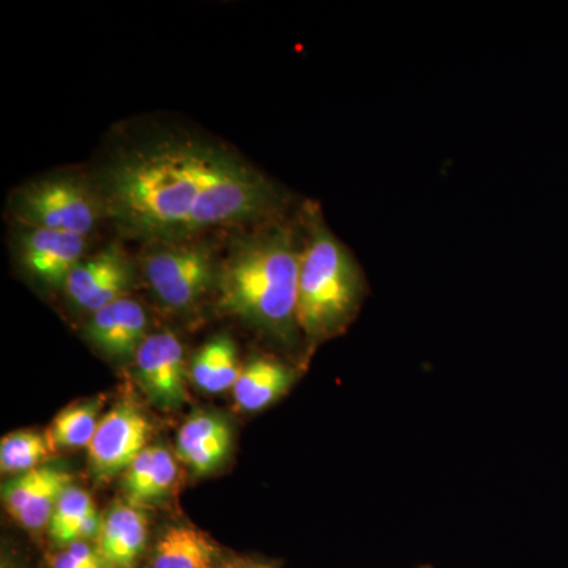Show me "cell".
Listing matches in <instances>:
<instances>
[{
    "mask_svg": "<svg viewBox=\"0 0 568 568\" xmlns=\"http://www.w3.org/2000/svg\"><path fill=\"white\" fill-rule=\"evenodd\" d=\"M102 211L122 230L153 241L272 215L282 194L233 152L193 138L144 142L100 171Z\"/></svg>",
    "mask_w": 568,
    "mask_h": 568,
    "instance_id": "6da1fadb",
    "label": "cell"
},
{
    "mask_svg": "<svg viewBox=\"0 0 568 568\" xmlns=\"http://www.w3.org/2000/svg\"><path fill=\"white\" fill-rule=\"evenodd\" d=\"M302 253L286 230L239 245L220 276V308L290 342L298 328Z\"/></svg>",
    "mask_w": 568,
    "mask_h": 568,
    "instance_id": "7a4b0ae2",
    "label": "cell"
},
{
    "mask_svg": "<svg viewBox=\"0 0 568 568\" xmlns=\"http://www.w3.org/2000/svg\"><path fill=\"white\" fill-rule=\"evenodd\" d=\"M365 280L353 254L315 223L301 257L297 321L308 346L345 331L361 310Z\"/></svg>",
    "mask_w": 568,
    "mask_h": 568,
    "instance_id": "3957f363",
    "label": "cell"
},
{
    "mask_svg": "<svg viewBox=\"0 0 568 568\" xmlns=\"http://www.w3.org/2000/svg\"><path fill=\"white\" fill-rule=\"evenodd\" d=\"M17 212L33 230L88 235L102 212L93 190L71 178H52L26 186L17 196Z\"/></svg>",
    "mask_w": 568,
    "mask_h": 568,
    "instance_id": "277c9868",
    "label": "cell"
},
{
    "mask_svg": "<svg viewBox=\"0 0 568 568\" xmlns=\"http://www.w3.org/2000/svg\"><path fill=\"white\" fill-rule=\"evenodd\" d=\"M145 275L162 304L183 312L192 308L211 286L212 261L196 246H171L148 257Z\"/></svg>",
    "mask_w": 568,
    "mask_h": 568,
    "instance_id": "5b68a950",
    "label": "cell"
},
{
    "mask_svg": "<svg viewBox=\"0 0 568 568\" xmlns=\"http://www.w3.org/2000/svg\"><path fill=\"white\" fill-rule=\"evenodd\" d=\"M151 437V424L136 407L119 403L100 420L88 447L89 467L95 480L106 481L125 474Z\"/></svg>",
    "mask_w": 568,
    "mask_h": 568,
    "instance_id": "8992f818",
    "label": "cell"
},
{
    "mask_svg": "<svg viewBox=\"0 0 568 568\" xmlns=\"http://www.w3.org/2000/svg\"><path fill=\"white\" fill-rule=\"evenodd\" d=\"M136 377L153 405L162 409L181 407L189 399V392L178 336L171 332L148 336L136 353Z\"/></svg>",
    "mask_w": 568,
    "mask_h": 568,
    "instance_id": "52a82bcc",
    "label": "cell"
},
{
    "mask_svg": "<svg viewBox=\"0 0 568 568\" xmlns=\"http://www.w3.org/2000/svg\"><path fill=\"white\" fill-rule=\"evenodd\" d=\"M71 481L73 476L59 467H37L11 478L3 487V504L21 528L40 534L50 528L55 504Z\"/></svg>",
    "mask_w": 568,
    "mask_h": 568,
    "instance_id": "ba28073f",
    "label": "cell"
},
{
    "mask_svg": "<svg viewBox=\"0 0 568 568\" xmlns=\"http://www.w3.org/2000/svg\"><path fill=\"white\" fill-rule=\"evenodd\" d=\"M132 286V268L118 250H104L81 261L65 282V291L80 308L97 313L125 297Z\"/></svg>",
    "mask_w": 568,
    "mask_h": 568,
    "instance_id": "9c48e42d",
    "label": "cell"
},
{
    "mask_svg": "<svg viewBox=\"0 0 568 568\" xmlns=\"http://www.w3.org/2000/svg\"><path fill=\"white\" fill-rule=\"evenodd\" d=\"M85 246L84 235L32 227L21 241L22 264L40 282L65 286L67 278L81 263Z\"/></svg>",
    "mask_w": 568,
    "mask_h": 568,
    "instance_id": "30bf717a",
    "label": "cell"
},
{
    "mask_svg": "<svg viewBox=\"0 0 568 568\" xmlns=\"http://www.w3.org/2000/svg\"><path fill=\"white\" fill-rule=\"evenodd\" d=\"M233 446L231 426L219 414L197 410L178 433V454L196 476H207L226 462Z\"/></svg>",
    "mask_w": 568,
    "mask_h": 568,
    "instance_id": "8fae6325",
    "label": "cell"
},
{
    "mask_svg": "<svg viewBox=\"0 0 568 568\" xmlns=\"http://www.w3.org/2000/svg\"><path fill=\"white\" fill-rule=\"evenodd\" d=\"M97 547L111 568H138L149 544V519L132 503H115L103 517Z\"/></svg>",
    "mask_w": 568,
    "mask_h": 568,
    "instance_id": "7c38bea8",
    "label": "cell"
},
{
    "mask_svg": "<svg viewBox=\"0 0 568 568\" xmlns=\"http://www.w3.org/2000/svg\"><path fill=\"white\" fill-rule=\"evenodd\" d=\"M148 313L138 302L123 297L93 313L85 334L111 357L125 358L136 354L148 331Z\"/></svg>",
    "mask_w": 568,
    "mask_h": 568,
    "instance_id": "4fadbf2b",
    "label": "cell"
},
{
    "mask_svg": "<svg viewBox=\"0 0 568 568\" xmlns=\"http://www.w3.org/2000/svg\"><path fill=\"white\" fill-rule=\"evenodd\" d=\"M222 549L194 526L171 525L163 529L149 551L145 568H220Z\"/></svg>",
    "mask_w": 568,
    "mask_h": 568,
    "instance_id": "5bb4252c",
    "label": "cell"
},
{
    "mask_svg": "<svg viewBox=\"0 0 568 568\" xmlns=\"http://www.w3.org/2000/svg\"><path fill=\"white\" fill-rule=\"evenodd\" d=\"M297 379L293 366L276 358L256 357L242 368L233 388L234 398L241 409L248 413L264 409L282 398Z\"/></svg>",
    "mask_w": 568,
    "mask_h": 568,
    "instance_id": "9a60e30c",
    "label": "cell"
},
{
    "mask_svg": "<svg viewBox=\"0 0 568 568\" xmlns=\"http://www.w3.org/2000/svg\"><path fill=\"white\" fill-rule=\"evenodd\" d=\"M102 523L103 517H100L92 496L71 485L59 497L52 511L48 528L52 547L62 548L81 540L97 541Z\"/></svg>",
    "mask_w": 568,
    "mask_h": 568,
    "instance_id": "2e32d148",
    "label": "cell"
},
{
    "mask_svg": "<svg viewBox=\"0 0 568 568\" xmlns=\"http://www.w3.org/2000/svg\"><path fill=\"white\" fill-rule=\"evenodd\" d=\"M178 478V465L166 447L144 448L140 457L125 470L123 489L134 506L163 499Z\"/></svg>",
    "mask_w": 568,
    "mask_h": 568,
    "instance_id": "e0dca14e",
    "label": "cell"
},
{
    "mask_svg": "<svg viewBox=\"0 0 568 568\" xmlns=\"http://www.w3.org/2000/svg\"><path fill=\"white\" fill-rule=\"evenodd\" d=\"M241 372L234 343L227 336H216L194 355L190 376L201 390L222 394L234 388Z\"/></svg>",
    "mask_w": 568,
    "mask_h": 568,
    "instance_id": "ac0fdd59",
    "label": "cell"
},
{
    "mask_svg": "<svg viewBox=\"0 0 568 568\" xmlns=\"http://www.w3.org/2000/svg\"><path fill=\"white\" fill-rule=\"evenodd\" d=\"M103 407L102 398H92L89 402L77 403L61 410L52 420L48 437L52 447L80 448L89 447L92 437L99 428L100 410Z\"/></svg>",
    "mask_w": 568,
    "mask_h": 568,
    "instance_id": "d6986e66",
    "label": "cell"
},
{
    "mask_svg": "<svg viewBox=\"0 0 568 568\" xmlns=\"http://www.w3.org/2000/svg\"><path fill=\"white\" fill-rule=\"evenodd\" d=\"M52 450L48 436L36 432L13 433L0 443V469L2 474L29 473L48 459Z\"/></svg>",
    "mask_w": 568,
    "mask_h": 568,
    "instance_id": "ffe728a7",
    "label": "cell"
},
{
    "mask_svg": "<svg viewBox=\"0 0 568 568\" xmlns=\"http://www.w3.org/2000/svg\"><path fill=\"white\" fill-rule=\"evenodd\" d=\"M43 568H111L95 541H74L47 552Z\"/></svg>",
    "mask_w": 568,
    "mask_h": 568,
    "instance_id": "44dd1931",
    "label": "cell"
},
{
    "mask_svg": "<svg viewBox=\"0 0 568 568\" xmlns=\"http://www.w3.org/2000/svg\"><path fill=\"white\" fill-rule=\"evenodd\" d=\"M220 568H271L265 566H257V564H223Z\"/></svg>",
    "mask_w": 568,
    "mask_h": 568,
    "instance_id": "7402d4cb",
    "label": "cell"
},
{
    "mask_svg": "<svg viewBox=\"0 0 568 568\" xmlns=\"http://www.w3.org/2000/svg\"><path fill=\"white\" fill-rule=\"evenodd\" d=\"M417 568H433L432 566H420V567H417Z\"/></svg>",
    "mask_w": 568,
    "mask_h": 568,
    "instance_id": "603a6c76",
    "label": "cell"
}]
</instances>
